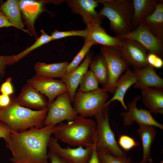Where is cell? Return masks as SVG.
Instances as JSON below:
<instances>
[{"instance_id": "obj_1", "label": "cell", "mask_w": 163, "mask_h": 163, "mask_svg": "<svg viewBox=\"0 0 163 163\" xmlns=\"http://www.w3.org/2000/svg\"><path fill=\"white\" fill-rule=\"evenodd\" d=\"M53 125L24 132H11L5 140L6 147L12 152L13 163H50L47 150Z\"/></svg>"}, {"instance_id": "obj_2", "label": "cell", "mask_w": 163, "mask_h": 163, "mask_svg": "<svg viewBox=\"0 0 163 163\" xmlns=\"http://www.w3.org/2000/svg\"><path fill=\"white\" fill-rule=\"evenodd\" d=\"M52 134L58 140L72 147L92 146L97 141V125L93 120L78 115L67 123L55 125Z\"/></svg>"}, {"instance_id": "obj_3", "label": "cell", "mask_w": 163, "mask_h": 163, "mask_svg": "<svg viewBox=\"0 0 163 163\" xmlns=\"http://www.w3.org/2000/svg\"><path fill=\"white\" fill-rule=\"evenodd\" d=\"M14 97H12L11 102L8 106L0 109V121L7 124L11 132L21 133L44 126L48 107L32 110L18 104L14 101Z\"/></svg>"}, {"instance_id": "obj_4", "label": "cell", "mask_w": 163, "mask_h": 163, "mask_svg": "<svg viewBox=\"0 0 163 163\" xmlns=\"http://www.w3.org/2000/svg\"><path fill=\"white\" fill-rule=\"evenodd\" d=\"M97 1L103 5L98 14L109 20L110 28L117 34L116 36L122 35L134 30L132 0Z\"/></svg>"}, {"instance_id": "obj_5", "label": "cell", "mask_w": 163, "mask_h": 163, "mask_svg": "<svg viewBox=\"0 0 163 163\" xmlns=\"http://www.w3.org/2000/svg\"><path fill=\"white\" fill-rule=\"evenodd\" d=\"M94 117L97 127V139L95 144L97 152L108 153L118 158H126V152L119 146L110 127L109 106H104Z\"/></svg>"}, {"instance_id": "obj_6", "label": "cell", "mask_w": 163, "mask_h": 163, "mask_svg": "<svg viewBox=\"0 0 163 163\" xmlns=\"http://www.w3.org/2000/svg\"><path fill=\"white\" fill-rule=\"evenodd\" d=\"M108 98L107 93L103 88L86 92L78 89L74 96L73 107L79 116L93 117L103 108Z\"/></svg>"}, {"instance_id": "obj_7", "label": "cell", "mask_w": 163, "mask_h": 163, "mask_svg": "<svg viewBox=\"0 0 163 163\" xmlns=\"http://www.w3.org/2000/svg\"><path fill=\"white\" fill-rule=\"evenodd\" d=\"M101 50L106 62L108 73L107 84L102 88L107 93L113 94L117 81L129 66L118 49L102 46Z\"/></svg>"}, {"instance_id": "obj_8", "label": "cell", "mask_w": 163, "mask_h": 163, "mask_svg": "<svg viewBox=\"0 0 163 163\" xmlns=\"http://www.w3.org/2000/svg\"><path fill=\"white\" fill-rule=\"evenodd\" d=\"M68 91L58 95L48 106L44 126L56 125L63 121L72 120L78 115L73 106Z\"/></svg>"}, {"instance_id": "obj_9", "label": "cell", "mask_w": 163, "mask_h": 163, "mask_svg": "<svg viewBox=\"0 0 163 163\" xmlns=\"http://www.w3.org/2000/svg\"><path fill=\"white\" fill-rule=\"evenodd\" d=\"M116 36L136 41L146 49L148 53H153L160 57L163 55V40L155 36L142 23L132 31L122 35Z\"/></svg>"}, {"instance_id": "obj_10", "label": "cell", "mask_w": 163, "mask_h": 163, "mask_svg": "<svg viewBox=\"0 0 163 163\" xmlns=\"http://www.w3.org/2000/svg\"><path fill=\"white\" fill-rule=\"evenodd\" d=\"M54 137H50L48 147L69 163H88L91 157L94 145L72 148L67 145L63 148Z\"/></svg>"}, {"instance_id": "obj_11", "label": "cell", "mask_w": 163, "mask_h": 163, "mask_svg": "<svg viewBox=\"0 0 163 163\" xmlns=\"http://www.w3.org/2000/svg\"><path fill=\"white\" fill-rule=\"evenodd\" d=\"M141 96L135 97L133 101L129 103L127 110L120 113L123 118V124L127 126H132L134 122L140 125H146L157 127L163 129V125L157 122L152 117L151 113L145 109L138 108L136 106Z\"/></svg>"}, {"instance_id": "obj_12", "label": "cell", "mask_w": 163, "mask_h": 163, "mask_svg": "<svg viewBox=\"0 0 163 163\" xmlns=\"http://www.w3.org/2000/svg\"><path fill=\"white\" fill-rule=\"evenodd\" d=\"M27 82L47 97L48 105L58 95L68 91L66 84L61 80L35 75Z\"/></svg>"}, {"instance_id": "obj_13", "label": "cell", "mask_w": 163, "mask_h": 163, "mask_svg": "<svg viewBox=\"0 0 163 163\" xmlns=\"http://www.w3.org/2000/svg\"><path fill=\"white\" fill-rule=\"evenodd\" d=\"M119 50L129 66L134 69L142 68L149 65L147 61V51L136 41L123 39L121 46Z\"/></svg>"}, {"instance_id": "obj_14", "label": "cell", "mask_w": 163, "mask_h": 163, "mask_svg": "<svg viewBox=\"0 0 163 163\" xmlns=\"http://www.w3.org/2000/svg\"><path fill=\"white\" fill-rule=\"evenodd\" d=\"M67 4L75 14H80L83 21L89 27L96 24H101L104 17L99 15L95 8L98 6L97 0H69Z\"/></svg>"}, {"instance_id": "obj_15", "label": "cell", "mask_w": 163, "mask_h": 163, "mask_svg": "<svg viewBox=\"0 0 163 163\" xmlns=\"http://www.w3.org/2000/svg\"><path fill=\"white\" fill-rule=\"evenodd\" d=\"M19 5L25 23L30 34L38 38L35 31L34 24L36 19L44 11H48L46 9V4L54 2L48 0H20Z\"/></svg>"}, {"instance_id": "obj_16", "label": "cell", "mask_w": 163, "mask_h": 163, "mask_svg": "<svg viewBox=\"0 0 163 163\" xmlns=\"http://www.w3.org/2000/svg\"><path fill=\"white\" fill-rule=\"evenodd\" d=\"M14 100L20 106L37 110L48 107V106L45 96L27 83L23 86L21 92Z\"/></svg>"}, {"instance_id": "obj_17", "label": "cell", "mask_w": 163, "mask_h": 163, "mask_svg": "<svg viewBox=\"0 0 163 163\" xmlns=\"http://www.w3.org/2000/svg\"><path fill=\"white\" fill-rule=\"evenodd\" d=\"M88 30L85 41H91L94 45L99 44L102 46L112 47L119 49L121 46L123 39L112 37L106 32L101 24H94L86 28Z\"/></svg>"}, {"instance_id": "obj_18", "label": "cell", "mask_w": 163, "mask_h": 163, "mask_svg": "<svg viewBox=\"0 0 163 163\" xmlns=\"http://www.w3.org/2000/svg\"><path fill=\"white\" fill-rule=\"evenodd\" d=\"M92 58L93 54L89 51L80 65L72 72L65 75L61 79L67 87L72 103L77 89L83 76L88 70Z\"/></svg>"}, {"instance_id": "obj_19", "label": "cell", "mask_w": 163, "mask_h": 163, "mask_svg": "<svg viewBox=\"0 0 163 163\" xmlns=\"http://www.w3.org/2000/svg\"><path fill=\"white\" fill-rule=\"evenodd\" d=\"M133 72L137 78L135 88H163V79L152 67L148 65L142 68L134 69Z\"/></svg>"}, {"instance_id": "obj_20", "label": "cell", "mask_w": 163, "mask_h": 163, "mask_svg": "<svg viewBox=\"0 0 163 163\" xmlns=\"http://www.w3.org/2000/svg\"><path fill=\"white\" fill-rule=\"evenodd\" d=\"M137 80V77L134 72L129 67L128 68L118 80L115 86L113 96L106 102L104 107L109 106L112 101H117L126 111L127 108L124 101V96L129 88L136 83Z\"/></svg>"}, {"instance_id": "obj_21", "label": "cell", "mask_w": 163, "mask_h": 163, "mask_svg": "<svg viewBox=\"0 0 163 163\" xmlns=\"http://www.w3.org/2000/svg\"><path fill=\"white\" fill-rule=\"evenodd\" d=\"M142 91L143 104L151 113L163 114V88H142Z\"/></svg>"}, {"instance_id": "obj_22", "label": "cell", "mask_w": 163, "mask_h": 163, "mask_svg": "<svg viewBox=\"0 0 163 163\" xmlns=\"http://www.w3.org/2000/svg\"><path fill=\"white\" fill-rule=\"evenodd\" d=\"M132 23L136 28L146 17L152 14L160 0H133Z\"/></svg>"}, {"instance_id": "obj_23", "label": "cell", "mask_w": 163, "mask_h": 163, "mask_svg": "<svg viewBox=\"0 0 163 163\" xmlns=\"http://www.w3.org/2000/svg\"><path fill=\"white\" fill-rule=\"evenodd\" d=\"M69 63L66 61L53 63L37 62L34 66L35 75L61 79L65 75Z\"/></svg>"}, {"instance_id": "obj_24", "label": "cell", "mask_w": 163, "mask_h": 163, "mask_svg": "<svg viewBox=\"0 0 163 163\" xmlns=\"http://www.w3.org/2000/svg\"><path fill=\"white\" fill-rule=\"evenodd\" d=\"M142 143L143 155L139 163H147L151 158V148L157 133L155 127L140 125L137 130Z\"/></svg>"}, {"instance_id": "obj_25", "label": "cell", "mask_w": 163, "mask_h": 163, "mask_svg": "<svg viewBox=\"0 0 163 163\" xmlns=\"http://www.w3.org/2000/svg\"><path fill=\"white\" fill-rule=\"evenodd\" d=\"M0 8L10 22L14 27L30 34L27 30L24 29V24L22 19L21 12L18 0H7L0 5Z\"/></svg>"}, {"instance_id": "obj_26", "label": "cell", "mask_w": 163, "mask_h": 163, "mask_svg": "<svg viewBox=\"0 0 163 163\" xmlns=\"http://www.w3.org/2000/svg\"><path fill=\"white\" fill-rule=\"evenodd\" d=\"M155 36L163 40V1L160 0L154 12L141 22Z\"/></svg>"}, {"instance_id": "obj_27", "label": "cell", "mask_w": 163, "mask_h": 163, "mask_svg": "<svg viewBox=\"0 0 163 163\" xmlns=\"http://www.w3.org/2000/svg\"><path fill=\"white\" fill-rule=\"evenodd\" d=\"M89 66L99 83L103 87L106 86L108 79V71L105 60L101 53L92 59Z\"/></svg>"}, {"instance_id": "obj_28", "label": "cell", "mask_w": 163, "mask_h": 163, "mask_svg": "<svg viewBox=\"0 0 163 163\" xmlns=\"http://www.w3.org/2000/svg\"><path fill=\"white\" fill-rule=\"evenodd\" d=\"M99 83L92 72L88 70L83 76L79 83L78 89L81 91L86 92L98 89Z\"/></svg>"}, {"instance_id": "obj_29", "label": "cell", "mask_w": 163, "mask_h": 163, "mask_svg": "<svg viewBox=\"0 0 163 163\" xmlns=\"http://www.w3.org/2000/svg\"><path fill=\"white\" fill-rule=\"evenodd\" d=\"M40 31L41 33V36L36 39V41L32 45L18 54L14 55L16 62L32 51L52 40L50 35L48 34L43 30H41Z\"/></svg>"}, {"instance_id": "obj_30", "label": "cell", "mask_w": 163, "mask_h": 163, "mask_svg": "<svg viewBox=\"0 0 163 163\" xmlns=\"http://www.w3.org/2000/svg\"><path fill=\"white\" fill-rule=\"evenodd\" d=\"M93 45H94L91 41L85 42V43L81 50L75 56L72 62L69 63L65 75L72 72L80 65L81 62L90 51L91 47Z\"/></svg>"}, {"instance_id": "obj_31", "label": "cell", "mask_w": 163, "mask_h": 163, "mask_svg": "<svg viewBox=\"0 0 163 163\" xmlns=\"http://www.w3.org/2000/svg\"><path fill=\"white\" fill-rule=\"evenodd\" d=\"M88 31L86 28L82 30H70L59 31L55 30L50 35L52 40H57L70 36H79L85 38L88 35Z\"/></svg>"}, {"instance_id": "obj_32", "label": "cell", "mask_w": 163, "mask_h": 163, "mask_svg": "<svg viewBox=\"0 0 163 163\" xmlns=\"http://www.w3.org/2000/svg\"><path fill=\"white\" fill-rule=\"evenodd\" d=\"M98 155L102 163H136L130 157L120 158L105 152H97Z\"/></svg>"}, {"instance_id": "obj_33", "label": "cell", "mask_w": 163, "mask_h": 163, "mask_svg": "<svg viewBox=\"0 0 163 163\" xmlns=\"http://www.w3.org/2000/svg\"><path fill=\"white\" fill-rule=\"evenodd\" d=\"M117 143L120 148L125 151H129L139 145L133 138L124 134L120 136Z\"/></svg>"}, {"instance_id": "obj_34", "label": "cell", "mask_w": 163, "mask_h": 163, "mask_svg": "<svg viewBox=\"0 0 163 163\" xmlns=\"http://www.w3.org/2000/svg\"><path fill=\"white\" fill-rule=\"evenodd\" d=\"M16 62L14 55H0V76L1 79L5 75V70L6 66L7 65L13 64Z\"/></svg>"}, {"instance_id": "obj_35", "label": "cell", "mask_w": 163, "mask_h": 163, "mask_svg": "<svg viewBox=\"0 0 163 163\" xmlns=\"http://www.w3.org/2000/svg\"><path fill=\"white\" fill-rule=\"evenodd\" d=\"M147 61L148 65L154 68L160 69L163 66V61L161 57L152 53H148L147 55Z\"/></svg>"}, {"instance_id": "obj_36", "label": "cell", "mask_w": 163, "mask_h": 163, "mask_svg": "<svg viewBox=\"0 0 163 163\" xmlns=\"http://www.w3.org/2000/svg\"><path fill=\"white\" fill-rule=\"evenodd\" d=\"M12 78L9 77L2 82L0 86L1 93L9 96L14 93V90L12 83Z\"/></svg>"}, {"instance_id": "obj_37", "label": "cell", "mask_w": 163, "mask_h": 163, "mask_svg": "<svg viewBox=\"0 0 163 163\" xmlns=\"http://www.w3.org/2000/svg\"><path fill=\"white\" fill-rule=\"evenodd\" d=\"M49 149L48 155L50 163H69L57 154Z\"/></svg>"}, {"instance_id": "obj_38", "label": "cell", "mask_w": 163, "mask_h": 163, "mask_svg": "<svg viewBox=\"0 0 163 163\" xmlns=\"http://www.w3.org/2000/svg\"><path fill=\"white\" fill-rule=\"evenodd\" d=\"M11 130L8 125L0 121V138L6 139L9 136Z\"/></svg>"}, {"instance_id": "obj_39", "label": "cell", "mask_w": 163, "mask_h": 163, "mask_svg": "<svg viewBox=\"0 0 163 163\" xmlns=\"http://www.w3.org/2000/svg\"><path fill=\"white\" fill-rule=\"evenodd\" d=\"M12 97L0 93V109L6 107L11 102Z\"/></svg>"}, {"instance_id": "obj_40", "label": "cell", "mask_w": 163, "mask_h": 163, "mask_svg": "<svg viewBox=\"0 0 163 163\" xmlns=\"http://www.w3.org/2000/svg\"><path fill=\"white\" fill-rule=\"evenodd\" d=\"M10 27H14L3 13L0 8V28Z\"/></svg>"}, {"instance_id": "obj_41", "label": "cell", "mask_w": 163, "mask_h": 163, "mask_svg": "<svg viewBox=\"0 0 163 163\" xmlns=\"http://www.w3.org/2000/svg\"><path fill=\"white\" fill-rule=\"evenodd\" d=\"M88 163H102L98 155L95 144L94 146L92 153Z\"/></svg>"}, {"instance_id": "obj_42", "label": "cell", "mask_w": 163, "mask_h": 163, "mask_svg": "<svg viewBox=\"0 0 163 163\" xmlns=\"http://www.w3.org/2000/svg\"><path fill=\"white\" fill-rule=\"evenodd\" d=\"M149 163H153L152 159L151 158L149 160ZM161 163H163V162L161 161Z\"/></svg>"}]
</instances>
